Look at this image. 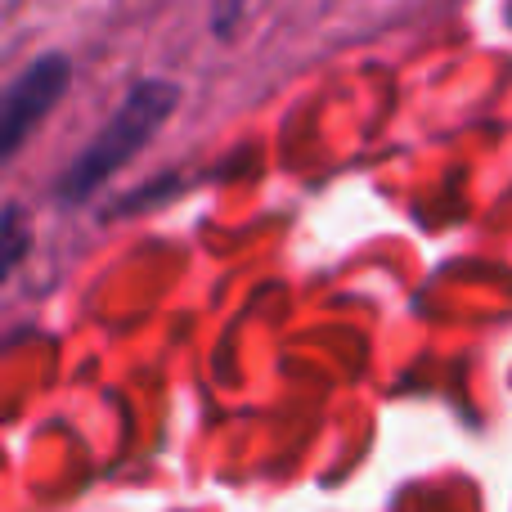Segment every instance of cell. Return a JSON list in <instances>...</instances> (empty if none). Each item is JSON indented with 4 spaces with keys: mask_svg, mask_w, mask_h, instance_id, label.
<instances>
[{
    "mask_svg": "<svg viewBox=\"0 0 512 512\" xmlns=\"http://www.w3.org/2000/svg\"><path fill=\"white\" fill-rule=\"evenodd\" d=\"M176 104H180L176 81H140V86H131V95L117 104V113L108 117L104 131H99L95 140L77 153V162L59 176L54 198H59V203H86L108 176H117V171L162 131V122L176 113Z\"/></svg>",
    "mask_w": 512,
    "mask_h": 512,
    "instance_id": "obj_1",
    "label": "cell"
},
{
    "mask_svg": "<svg viewBox=\"0 0 512 512\" xmlns=\"http://www.w3.org/2000/svg\"><path fill=\"white\" fill-rule=\"evenodd\" d=\"M72 81V68L63 54H41L32 59L5 90V113H0V158H14L23 140L50 117V108L63 99Z\"/></svg>",
    "mask_w": 512,
    "mask_h": 512,
    "instance_id": "obj_2",
    "label": "cell"
},
{
    "mask_svg": "<svg viewBox=\"0 0 512 512\" xmlns=\"http://www.w3.org/2000/svg\"><path fill=\"white\" fill-rule=\"evenodd\" d=\"M5 270H14L18 265V252H23V225H18V207H5Z\"/></svg>",
    "mask_w": 512,
    "mask_h": 512,
    "instance_id": "obj_3",
    "label": "cell"
}]
</instances>
